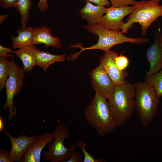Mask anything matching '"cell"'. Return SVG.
Returning a JSON list of instances; mask_svg holds the SVG:
<instances>
[{
	"label": "cell",
	"mask_w": 162,
	"mask_h": 162,
	"mask_svg": "<svg viewBox=\"0 0 162 162\" xmlns=\"http://www.w3.org/2000/svg\"><path fill=\"white\" fill-rule=\"evenodd\" d=\"M38 9L40 11L44 12L49 9L47 0H39L37 5Z\"/></svg>",
	"instance_id": "29"
},
{
	"label": "cell",
	"mask_w": 162,
	"mask_h": 162,
	"mask_svg": "<svg viewBox=\"0 0 162 162\" xmlns=\"http://www.w3.org/2000/svg\"><path fill=\"white\" fill-rule=\"evenodd\" d=\"M112 6L115 7L128 6L131 5L134 6L137 2L134 0H110Z\"/></svg>",
	"instance_id": "24"
},
{
	"label": "cell",
	"mask_w": 162,
	"mask_h": 162,
	"mask_svg": "<svg viewBox=\"0 0 162 162\" xmlns=\"http://www.w3.org/2000/svg\"><path fill=\"white\" fill-rule=\"evenodd\" d=\"M9 16L8 14H6L3 15H0V25H1L3 22L7 20Z\"/></svg>",
	"instance_id": "31"
},
{
	"label": "cell",
	"mask_w": 162,
	"mask_h": 162,
	"mask_svg": "<svg viewBox=\"0 0 162 162\" xmlns=\"http://www.w3.org/2000/svg\"><path fill=\"white\" fill-rule=\"evenodd\" d=\"M106 10L104 6L94 5L87 2L85 6L80 10L79 13L81 19L86 20L88 25L93 26L98 24Z\"/></svg>",
	"instance_id": "15"
},
{
	"label": "cell",
	"mask_w": 162,
	"mask_h": 162,
	"mask_svg": "<svg viewBox=\"0 0 162 162\" xmlns=\"http://www.w3.org/2000/svg\"><path fill=\"white\" fill-rule=\"evenodd\" d=\"M4 133L9 138L11 145L9 156L10 162H21L22 157L29 146L35 140L36 136L31 137L22 134L17 138L11 136L6 130Z\"/></svg>",
	"instance_id": "13"
},
{
	"label": "cell",
	"mask_w": 162,
	"mask_h": 162,
	"mask_svg": "<svg viewBox=\"0 0 162 162\" xmlns=\"http://www.w3.org/2000/svg\"><path fill=\"white\" fill-rule=\"evenodd\" d=\"M53 132L54 139L48 143V150L44 153V160L50 162L66 161L76 150V144H72L69 148L64 146V140L70 135L68 128L63 122H58Z\"/></svg>",
	"instance_id": "5"
},
{
	"label": "cell",
	"mask_w": 162,
	"mask_h": 162,
	"mask_svg": "<svg viewBox=\"0 0 162 162\" xmlns=\"http://www.w3.org/2000/svg\"><path fill=\"white\" fill-rule=\"evenodd\" d=\"M11 58L10 72L5 85L6 100L3 107V109H9L8 119L10 121H12L16 115L17 109L13 105V99L15 95L19 93L23 86L25 76L24 71L15 63L14 56Z\"/></svg>",
	"instance_id": "7"
},
{
	"label": "cell",
	"mask_w": 162,
	"mask_h": 162,
	"mask_svg": "<svg viewBox=\"0 0 162 162\" xmlns=\"http://www.w3.org/2000/svg\"><path fill=\"white\" fill-rule=\"evenodd\" d=\"M160 0H143L137 2L133 6V11L124 23L121 32L127 34L135 23H140L141 26V34L144 36L151 24L159 17L162 16V5Z\"/></svg>",
	"instance_id": "4"
},
{
	"label": "cell",
	"mask_w": 162,
	"mask_h": 162,
	"mask_svg": "<svg viewBox=\"0 0 162 162\" xmlns=\"http://www.w3.org/2000/svg\"><path fill=\"white\" fill-rule=\"evenodd\" d=\"M135 84L126 80L116 86L108 99L110 106L118 127L124 125L132 116L135 108Z\"/></svg>",
	"instance_id": "2"
},
{
	"label": "cell",
	"mask_w": 162,
	"mask_h": 162,
	"mask_svg": "<svg viewBox=\"0 0 162 162\" xmlns=\"http://www.w3.org/2000/svg\"><path fill=\"white\" fill-rule=\"evenodd\" d=\"M35 56L37 65L41 68L44 71H46L51 64L56 62H63L66 59L64 54L53 55L37 48L35 51Z\"/></svg>",
	"instance_id": "18"
},
{
	"label": "cell",
	"mask_w": 162,
	"mask_h": 162,
	"mask_svg": "<svg viewBox=\"0 0 162 162\" xmlns=\"http://www.w3.org/2000/svg\"><path fill=\"white\" fill-rule=\"evenodd\" d=\"M146 57L150 67L145 78L153 75L162 69V33L159 29L154 34V43L147 50Z\"/></svg>",
	"instance_id": "11"
},
{
	"label": "cell",
	"mask_w": 162,
	"mask_h": 162,
	"mask_svg": "<svg viewBox=\"0 0 162 162\" xmlns=\"http://www.w3.org/2000/svg\"><path fill=\"white\" fill-rule=\"evenodd\" d=\"M12 49L10 48L4 47L0 45V56L12 58L14 56L12 53L8 54V53L12 52Z\"/></svg>",
	"instance_id": "28"
},
{
	"label": "cell",
	"mask_w": 162,
	"mask_h": 162,
	"mask_svg": "<svg viewBox=\"0 0 162 162\" xmlns=\"http://www.w3.org/2000/svg\"><path fill=\"white\" fill-rule=\"evenodd\" d=\"M133 6L115 7L112 6L106 8L105 14L98 21L103 27L111 30L120 32L124 23L123 18L133 11Z\"/></svg>",
	"instance_id": "8"
},
{
	"label": "cell",
	"mask_w": 162,
	"mask_h": 162,
	"mask_svg": "<svg viewBox=\"0 0 162 162\" xmlns=\"http://www.w3.org/2000/svg\"><path fill=\"white\" fill-rule=\"evenodd\" d=\"M33 31L32 44H44L45 48L52 46L58 49L61 47V39L52 35L51 28L43 25L40 27H34Z\"/></svg>",
	"instance_id": "14"
},
{
	"label": "cell",
	"mask_w": 162,
	"mask_h": 162,
	"mask_svg": "<svg viewBox=\"0 0 162 162\" xmlns=\"http://www.w3.org/2000/svg\"><path fill=\"white\" fill-rule=\"evenodd\" d=\"M4 129V123L2 117L0 116V130L2 131Z\"/></svg>",
	"instance_id": "32"
},
{
	"label": "cell",
	"mask_w": 162,
	"mask_h": 162,
	"mask_svg": "<svg viewBox=\"0 0 162 162\" xmlns=\"http://www.w3.org/2000/svg\"><path fill=\"white\" fill-rule=\"evenodd\" d=\"M54 139L53 131L37 134L34 141L27 148L21 162H40L43 149Z\"/></svg>",
	"instance_id": "12"
},
{
	"label": "cell",
	"mask_w": 162,
	"mask_h": 162,
	"mask_svg": "<svg viewBox=\"0 0 162 162\" xmlns=\"http://www.w3.org/2000/svg\"><path fill=\"white\" fill-rule=\"evenodd\" d=\"M33 27L20 28L17 29L18 34L16 37H10L12 40L11 46L14 49H19L32 45Z\"/></svg>",
	"instance_id": "17"
},
{
	"label": "cell",
	"mask_w": 162,
	"mask_h": 162,
	"mask_svg": "<svg viewBox=\"0 0 162 162\" xmlns=\"http://www.w3.org/2000/svg\"><path fill=\"white\" fill-rule=\"evenodd\" d=\"M77 147L81 150L84 154L83 162H106L103 158L98 159L95 158L93 156L91 155L87 151L86 148L87 145L84 141L81 140L78 141L76 143Z\"/></svg>",
	"instance_id": "22"
},
{
	"label": "cell",
	"mask_w": 162,
	"mask_h": 162,
	"mask_svg": "<svg viewBox=\"0 0 162 162\" xmlns=\"http://www.w3.org/2000/svg\"><path fill=\"white\" fill-rule=\"evenodd\" d=\"M88 123L101 136L113 132L118 127L108 99L97 92L84 112Z\"/></svg>",
	"instance_id": "1"
},
{
	"label": "cell",
	"mask_w": 162,
	"mask_h": 162,
	"mask_svg": "<svg viewBox=\"0 0 162 162\" xmlns=\"http://www.w3.org/2000/svg\"><path fill=\"white\" fill-rule=\"evenodd\" d=\"M66 162H82L83 160L80 152L76 150Z\"/></svg>",
	"instance_id": "27"
},
{
	"label": "cell",
	"mask_w": 162,
	"mask_h": 162,
	"mask_svg": "<svg viewBox=\"0 0 162 162\" xmlns=\"http://www.w3.org/2000/svg\"><path fill=\"white\" fill-rule=\"evenodd\" d=\"M89 74L92 85L95 92L108 99L116 86L102 66L100 64Z\"/></svg>",
	"instance_id": "9"
},
{
	"label": "cell",
	"mask_w": 162,
	"mask_h": 162,
	"mask_svg": "<svg viewBox=\"0 0 162 162\" xmlns=\"http://www.w3.org/2000/svg\"><path fill=\"white\" fill-rule=\"evenodd\" d=\"M144 81L154 88L159 98L162 97V69L153 75L145 78Z\"/></svg>",
	"instance_id": "21"
},
{
	"label": "cell",
	"mask_w": 162,
	"mask_h": 162,
	"mask_svg": "<svg viewBox=\"0 0 162 162\" xmlns=\"http://www.w3.org/2000/svg\"><path fill=\"white\" fill-rule=\"evenodd\" d=\"M36 49V45L32 44L12 52L21 60L23 64L22 69L26 73L32 72L33 67L37 65L35 56Z\"/></svg>",
	"instance_id": "16"
},
{
	"label": "cell",
	"mask_w": 162,
	"mask_h": 162,
	"mask_svg": "<svg viewBox=\"0 0 162 162\" xmlns=\"http://www.w3.org/2000/svg\"><path fill=\"white\" fill-rule=\"evenodd\" d=\"M10 151H7L5 148L0 149V162H10L9 160Z\"/></svg>",
	"instance_id": "25"
},
{
	"label": "cell",
	"mask_w": 162,
	"mask_h": 162,
	"mask_svg": "<svg viewBox=\"0 0 162 162\" xmlns=\"http://www.w3.org/2000/svg\"><path fill=\"white\" fill-rule=\"evenodd\" d=\"M32 7L31 0H17L15 8L20 13L21 19V27H26L28 22L29 14Z\"/></svg>",
	"instance_id": "19"
},
{
	"label": "cell",
	"mask_w": 162,
	"mask_h": 162,
	"mask_svg": "<svg viewBox=\"0 0 162 162\" xmlns=\"http://www.w3.org/2000/svg\"><path fill=\"white\" fill-rule=\"evenodd\" d=\"M118 56V53L110 50L105 52L100 58V63L112 80L115 86L122 84L126 80L129 74L126 70H119L115 62V59Z\"/></svg>",
	"instance_id": "10"
},
{
	"label": "cell",
	"mask_w": 162,
	"mask_h": 162,
	"mask_svg": "<svg viewBox=\"0 0 162 162\" xmlns=\"http://www.w3.org/2000/svg\"><path fill=\"white\" fill-rule=\"evenodd\" d=\"M122 53L120 56H118L115 59V62L118 68L121 70H126L129 64V60Z\"/></svg>",
	"instance_id": "23"
},
{
	"label": "cell",
	"mask_w": 162,
	"mask_h": 162,
	"mask_svg": "<svg viewBox=\"0 0 162 162\" xmlns=\"http://www.w3.org/2000/svg\"><path fill=\"white\" fill-rule=\"evenodd\" d=\"M85 2H89L94 3L97 5L104 6H109L110 5V3L108 0H82Z\"/></svg>",
	"instance_id": "30"
},
{
	"label": "cell",
	"mask_w": 162,
	"mask_h": 162,
	"mask_svg": "<svg viewBox=\"0 0 162 162\" xmlns=\"http://www.w3.org/2000/svg\"><path fill=\"white\" fill-rule=\"evenodd\" d=\"M8 57L0 56V91L4 88L6 81L10 74L11 64Z\"/></svg>",
	"instance_id": "20"
},
{
	"label": "cell",
	"mask_w": 162,
	"mask_h": 162,
	"mask_svg": "<svg viewBox=\"0 0 162 162\" xmlns=\"http://www.w3.org/2000/svg\"><path fill=\"white\" fill-rule=\"evenodd\" d=\"M17 0H0V6L4 8H15Z\"/></svg>",
	"instance_id": "26"
},
{
	"label": "cell",
	"mask_w": 162,
	"mask_h": 162,
	"mask_svg": "<svg viewBox=\"0 0 162 162\" xmlns=\"http://www.w3.org/2000/svg\"><path fill=\"white\" fill-rule=\"evenodd\" d=\"M135 108L142 124L149 126L158 110L159 100L154 88L144 81L136 84Z\"/></svg>",
	"instance_id": "3"
},
{
	"label": "cell",
	"mask_w": 162,
	"mask_h": 162,
	"mask_svg": "<svg viewBox=\"0 0 162 162\" xmlns=\"http://www.w3.org/2000/svg\"><path fill=\"white\" fill-rule=\"evenodd\" d=\"M82 26L92 34L98 35V40L96 44L88 47L77 46L81 48V51L77 53V55L84 50L89 49H98L107 52L116 45L130 43L132 41L131 38L125 36L121 31L116 32L106 29L98 23L93 26L84 25Z\"/></svg>",
	"instance_id": "6"
}]
</instances>
